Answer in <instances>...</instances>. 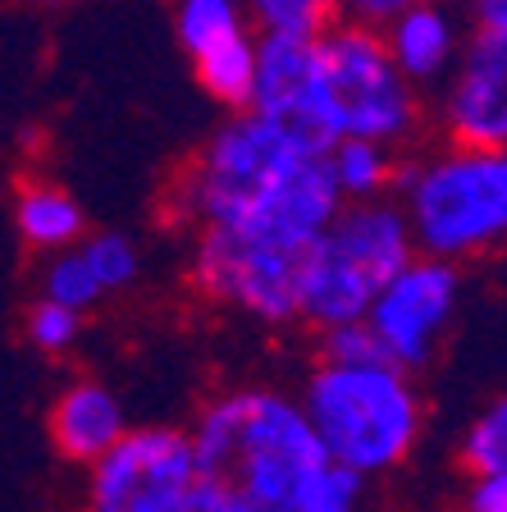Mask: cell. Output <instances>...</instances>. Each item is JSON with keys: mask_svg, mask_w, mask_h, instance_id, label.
Segmentation results:
<instances>
[{"mask_svg": "<svg viewBox=\"0 0 507 512\" xmlns=\"http://www.w3.org/2000/svg\"><path fill=\"white\" fill-rule=\"evenodd\" d=\"M78 247H83V256L92 261V270L101 275L106 293H119V288H128L133 279H138V270H142L138 243H133L128 234H119V229H101V234H87Z\"/></svg>", "mask_w": 507, "mask_h": 512, "instance_id": "21", "label": "cell"}, {"mask_svg": "<svg viewBox=\"0 0 507 512\" xmlns=\"http://www.w3.org/2000/svg\"><path fill=\"white\" fill-rule=\"evenodd\" d=\"M32 5H42V10H64L69 0H32Z\"/></svg>", "mask_w": 507, "mask_h": 512, "instance_id": "27", "label": "cell"}, {"mask_svg": "<svg viewBox=\"0 0 507 512\" xmlns=\"http://www.w3.org/2000/svg\"><path fill=\"white\" fill-rule=\"evenodd\" d=\"M370 508V476L338 458H325L297 490L293 512H366Z\"/></svg>", "mask_w": 507, "mask_h": 512, "instance_id": "17", "label": "cell"}, {"mask_svg": "<svg viewBox=\"0 0 507 512\" xmlns=\"http://www.w3.org/2000/svg\"><path fill=\"white\" fill-rule=\"evenodd\" d=\"M329 165L348 202H370V197H393L407 165V151L370 138H338L329 147Z\"/></svg>", "mask_w": 507, "mask_h": 512, "instance_id": "15", "label": "cell"}, {"mask_svg": "<svg viewBox=\"0 0 507 512\" xmlns=\"http://www.w3.org/2000/svg\"><path fill=\"white\" fill-rule=\"evenodd\" d=\"M329 147L334 142L311 128L261 110H229L179 170L169 206L188 229H229L311 252L348 202L329 165Z\"/></svg>", "mask_w": 507, "mask_h": 512, "instance_id": "1", "label": "cell"}, {"mask_svg": "<svg viewBox=\"0 0 507 512\" xmlns=\"http://www.w3.org/2000/svg\"><path fill=\"white\" fill-rule=\"evenodd\" d=\"M434 133L466 147H507V23H476L457 69L430 96Z\"/></svg>", "mask_w": 507, "mask_h": 512, "instance_id": "10", "label": "cell"}, {"mask_svg": "<svg viewBox=\"0 0 507 512\" xmlns=\"http://www.w3.org/2000/svg\"><path fill=\"white\" fill-rule=\"evenodd\" d=\"M320 357H329V362H370V357H384V352L366 320H348V325L320 330Z\"/></svg>", "mask_w": 507, "mask_h": 512, "instance_id": "22", "label": "cell"}, {"mask_svg": "<svg viewBox=\"0 0 507 512\" xmlns=\"http://www.w3.org/2000/svg\"><path fill=\"white\" fill-rule=\"evenodd\" d=\"M416 247L457 266L507 252V147L439 138L407 151L398 192Z\"/></svg>", "mask_w": 507, "mask_h": 512, "instance_id": "3", "label": "cell"}, {"mask_svg": "<svg viewBox=\"0 0 507 512\" xmlns=\"http://www.w3.org/2000/svg\"><path fill=\"white\" fill-rule=\"evenodd\" d=\"M201 485L192 430L133 426L87 467L83 512H183Z\"/></svg>", "mask_w": 507, "mask_h": 512, "instance_id": "8", "label": "cell"}, {"mask_svg": "<svg viewBox=\"0 0 507 512\" xmlns=\"http://www.w3.org/2000/svg\"><path fill=\"white\" fill-rule=\"evenodd\" d=\"M78 330H83V311L64 307L55 298H37L23 311V339H28V348L46 352V357H64L78 343Z\"/></svg>", "mask_w": 507, "mask_h": 512, "instance_id": "20", "label": "cell"}, {"mask_svg": "<svg viewBox=\"0 0 507 512\" xmlns=\"http://www.w3.org/2000/svg\"><path fill=\"white\" fill-rule=\"evenodd\" d=\"M42 298H55L74 311H92L96 302L106 298V284L92 270V261L83 256V247H64V252H51L42 266Z\"/></svg>", "mask_w": 507, "mask_h": 512, "instance_id": "18", "label": "cell"}, {"mask_svg": "<svg viewBox=\"0 0 507 512\" xmlns=\"http://www.w3.org/2000/svg\"><path fill=\"white\" fill-rule=\"evenodd\" d=\"M201 480L252 499L261 512H293L297 490L329 458L302 394L238 384L201 403L192 421Z\"/></svg>", "mask_w": 507, "mask_h": 512, "instance_id": "2", "label": "cell"}, {"mask_svg": "<svg viewBox=\"0 0 507 512\" xmlns=\"http://www.w3.org/2000/svg\"><path fill=\"white\" fill-rule=\"evenodd\" d=\"M430 124V96L402 74L384 28L343 19L320 37V128L329 142L370 138L416 151Z\"/></svg>", "mask_w": 507, "mask_h": 512, "instance_id": "5", "label": "cell"}, {"mask_svg": "<svg viewBox=\"0 0 507 512\" xmlns=\"http://www.w3.org/2000/svg\"><path fill=\"white\" fill-rule=\"evenodd\" d=\"M302 403L325 439L329 458L366 471L370 480L393 476L425 439V394L416 371L370 357L329 362L320 357L302 380Z\"/></svg>", "mask_w": 507, "mask_h": 512, "instance_id": "4", "label": "cell"}, {"mask_svg": "<svg viewBox=\"0 0 507 512\" xmlns=\"http://www.w3.org/2000/svg\"><path fill=\"white\" fill-rule=\"evenodd\" d=\"M46 430H51V444L64 462L92 467L133 426H128V412L115 389H106L101 380H74L55 394L51 412H46Z\"/></svg>", "mask_w": 507, "mask_h": 512, "instance_id": "13", "label": "cell"}, {"mask_svg": "<svg viewBox=\"0 0 507 512\" xmlns=\"http://www.w3.org/2000/svg\"><path fill=\"white\" fill-rule=\"evenodd\" d=\"M471 28H476V19L462 0H421L407 14H398L384 28V37H389V51L402 64V74L425 96H434L462 60Z\"/></svg>", "mask_w": 507, "mask_h": 512, "instance_id": "11", "label": "cell"}, {"mask_svg": "<svg viewBox=\"0 0 507 512\" xmlns=\"http://www.w3.org/2000/svg\"><path fill=\"white\" fill-rule=\"evenodd\" d=\"M416 252L421 247L398 197L343 202L334 224L311 247L307 284H302V325L320 334L348 320H366L375 298Z\"/></svg>", "mask_w": 507, "mask_h": 512, "instance_id": "6", "label": "cell"}, {"mask_svg": "<svg viewBox=\"0 0 507 512\" xmlns=\"http://www.w3.org/2000/svg\"><path fill=\"white\" fill-rule=\"evenodd\" d=\"M366 512H384V508H366Z\"/></svg>", "mask_w": 507, "mask_h": 512, "instance_id": "28", "label": "cell"}, {"mask_svg": "<svg viewBox=\"0 0 507 512\" xmlns=\"http://www.w3.org/2000/svg\"><path fill=\"white\" fill-rule=\"evenodd\" d=\"M261 37H297L320 42L334 23H343V0H243Z\"/></svg>", "mask_w": 507, "mask_h": 512, "instance_id": "16", "label": "cell"}, {"mask_svg": "<svg viewBox=\"0 0 507 512\" xmlns=\"http://www.w3.org/2000/svg\"><path fill=\"white\" fill-rule=\"evenodd\" d=\"M457 458H462L466 476L507 467V394L489 398L476 412V421L466 426L462 444H457Z\"/></svg>", "mask_w": 507, "mask_h": 512, "instance_id": "19", "label": "cell"}, {"mask_svg": "<svg viewBox=\"0 0 507 512\" xmlns=\"http://www.w3.org/2000/svg\"><path fill=\"white\" fill-rule=\"evenodd\" d=\"M311 252L243 238L229 229H192L188 284L201 302L247 316L265 330L302 325V284Z\"/></svg>", "mask_w": 507, "mask_h": 512, "instance_id": "7", "label": "cell"}, {"mask_svg": "<svg viewBox=\"0 0 507 512\" xmlns=\"http://www.w3.org/2000/svg\"><path fill=\"white\" fill-rule=\"evenodd\" d=\"M457 512H507V467L476 471L457 499Z\"/></svg>", "mask_w": 507, "mask_h": 512, "instance_id": "23", "label": "cell"}, {"mask_svg": "<svg viewBox=\"0 0 507 512\" xmlns=\"http://www.w3.org/2000/svg\"><path fill=\"white\" fill-rule=\"evenodd\" d=\"M14 234L32 252H64L87 238V215L69 188L51 179H23L14 188Z\"/></svg>", "mask_w": 507, "mask_h": 512, "instance_id": "14", "label": "cell"}, {"mask_svg": "<svg viewBox=\"0 0 507 512\" xmlns=\"http://www.w3.org/2000/svg\"><path fill=\"white\" fill-rule=\"evenodd\" d=\"M421 0H343V19L370 23V28H389L398 14H407Z\"/></svg>", "mask_w": 507, "mask_h": 512, "instance_id": "25", "label": "cell"}, {"mask_svg": "<svg viewBox=\"0 0 507 512\" xmlns=\"http://www.w3.org/2000/svg\"><path fill=\"white\" fill-rule=\"evenodd\" d=\"M183 512H261V508L252 499H243V494L215 485V480H201L197 490H192V499L183 503Z\"/></svg>", "mask_w": 507, "mask_h": 512, "instance_id": "24", "label": "cell"}, {"mask_svg": "<svg viewBox=\"0 0 507 512\" xmlns=\"http://www.w3.org/2000/svg\"><path fill=\"white\" fill-rule=\"evenodd\" d=\"M457 307H462V266L416 252L375 298L366 325L380 339V352L389 362L421 375L444 348Z\"/></svg>", "mask_w": 507, "mask_h": 512, "instance_id": "9", "label": "cell"}, {"mask_svg": "<svg viewBox=\"0 0 507 512\" xmlns=\"http://www.w3.org/2000/svg\"><path fill=\"white\" fill-rule=\"evenodd\" d=\"M252 110L297 128H311V133L325 138V128H320V42L261 37V69H256Z\"/></svg>", "mask_w": 507, "mask_h": 512, "instance_id": "12", "label": "cell"}, {"mask_svg": "<svg viewBox=\"0 0 507 512\" xmlns=\"http://www.w3.org/2000/svg\"><path fill=\"white\" fill-rule=\"evenodd\" d=\"M476 23H507V0H462Z\"/></svg>", "mask_w": 507, "mask_h": 512, "instance_id": "26", "label": "cell"}]
</instances>
